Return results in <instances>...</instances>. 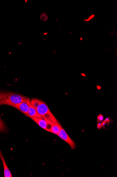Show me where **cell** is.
<instances>
[{
	"label": "cell",
	"instance_id": "obj_1",
	"mask_svg": "<svg viewBox=\"0 0 117 177\" xmlns=\"http://www.w3.org/2000/svg\"><path fill=\"white\" fill-rule=\"evenodd\" d=\"M30 100L27 97L18 93L0 92V106L5 105L13 106L19 103H28Z\"/></svg>",
	"mask_w": 117,
	"mask_h": 177
},
{
	"label": "cell",
	"instance_id": "obj_2",
	"mask_svg": "<svg viewBox=\"0 0 117 177\" xmlns=\"http://www.w3.org/2000/svg\"><path fill=\"white\" fill-rule=\"evenodd\" d=\"M30 102L41 118L47 119L54 123L60 124L49 110L48 106L43 101L38 99L33 98Z\"/></svg>",
	"mask_w": 117,
	"mask_h": 177
},
{
	"label": "cell",
	"instance_id": "obj_3",
	"mask_svg": "<svg viewBox=\"0 0 117 177\" xmlns=\"http://www.w3.org/2000/svg\"><path fill=\"white\" fill-rule=\"evenodd\" d=\"M57 136L68 143L73 150L75 148L76 145H75L74 142L69 137L68 134L63 128L62 126L61 127L60 132Z\"/></svg>",
	"mask_w": 117,
	"mask_h": 177
},
{
	"label": "cell",
	"instance_id": "obj_4",
	"mask_svg": "<svg viewBox=\"0 0 117 177\" xmlns=\"http://www.w3.org/2000/svg\"><path fill=\"white\" fill-rule=\"evenodd\" d=\"M28 103L23 102L14 105L13 107L21 111L27 116L29 110V106Z\"/></svg>",
	"mask_w": 117,
	"mask_h": 177
},
{
	"label": "cell",
	"instance_id": "obj_5",
	"mask_svg": "<svg viewBox=\"0 0 117 177\" xmlns=\"http://www.w3.org/2000/svg\"><path fill=\"white\" fill-rule=\"evenodd\" d=\"M28 104L29 106V110L28 112L27 116L29 117H41L36 109L31 104L30 101H29Z\"/></svg>",
	"mask_w": 117,
	"mask_h": 177
},
{
	"label": "cell",
	"instance_id": "obj_6",
	"mask_svg": "<svg viewBox=\"0 0 117 177\" xmlns=\"http://www.w3.org/2000/svg\"><path fill=\"white\" fill-rule=\"evenodd\" d=\"M35 122H36L41 128L47 130V122L45 119L41 117H31Z\"/></svg>",
	"mask_w": 117,
	"mask_h": 177
},
{
	"label": "cell",
	"instance_id": "obj_7",
	"mask_svg": "<svg viewBox=\"0 0 117 177\" xmlns=\"http://www.w3.org/2000/svg\"><path fill=\"white\" fill-rule=\"evenodd\" d=\"M0 158H1V159L3 164L4 176L5 177H12V175L11 173L10 172V171L9 170L8 168L7 167L4 159L1 152H0Z\"/></svg>",
	"mask_w": 117,
	"mask_h": 177
},
{
	"label": "cell",
	"instance_id": "obj_8",
	"mask_svg": "<svg viewBox=\"0 0 117 177\" xmlns=\"http://www.w3.org/2000/svg\"><path fill=\"white\" fill-rule=\"evenodd\" d=\"M61 126L60 124L53 123L52 128L51 129V133L58 135L60 130V128Z\"/></svg>",
	"mask_w": 117,
	"mask_h": 177
},
{
	"label": "cell",
	"instance_id": "obj_9",
	"mask_svg": "<svg viewBox=\"0 0 117 177\" xmlns=\"http://www.w3.org/2000/svg\"><path fill=\"white\" fill-rule=\"evenodd\" d=\"M7 130V127L0 116V132H6Z\"/></svg>",
	"mask_w": 117,
	"mask_h": 177
},
{
	"label": "cell",
	"instance_id": "obj_10",
	"mask_svg": "<svg viewBox=\"0 0 117 177\" xmlns=\"http://www.w3.org/2000/svg\"><path fill=\"white\" fill-rule=\"evenodd\" d=\"M48 19V17L45 13H43L41 14L40 17V20L43 21H46Z\"/></svg>",
	"mask_w": 117,
	"mask_h": 177
},
{
	"label": "cell",
	"instance_id": "obj_11",
	"mask_svg": "<svg viewBox=\"0 0 117 177\" xmlns=\"http://www.w3.org/2000/svg\"><path fill=\"white\" fill-rule=\"evenodd\" d=\"M97 119L98 123L102 122L104 120V116L102 114L99 115L97 117Z\"/></svg>",
	"mask_w": 117,
	"mask_h": 177
},
{
	"label": "cell",
	"instance_id": "obj_12",
	"mask_svg": "<svg viewBox=\"0 0 117 177\" xmlns=\"http://www.w3.org/2000/svg\"><path fill=\"white\" fill-rule=\"evenodd\" d=\"M95 16L94 15H93L90 16V17L88 18V19L87 20H85V21H89L91 19L93 18Z\"/></svg>",
	"mask_w": 117,
	"mask_h": 177
},
{
	"label": "cell",
	"instance_id": "obj_13",
	"mask_svg": "<svg viewBox=\"0 0 117 177\" xmlns=\"http://www.w3.org/2000/svg\"><path fill=\"white\" fill-rule=\"evenodd\" d=\"M110 34L111 36H117V34L116 31L112 32H110Z\"/></svg>",
	"mask_w": 117,
	"mask_h": 177
},
{
	"label": "cell",
	"instance_id": "obj_14",
	"mask_svg": "<svg viewBox=\"0 0 117 177\" xmlns=\"http://www.w3.org/2000/svg\"><path fill=\"white\" fill-rule=\"evenodd\" d=\"M97 127H98V128L99 129H100L102 128V124H101L100 122L98 123V124H97Z\"/></svg>",
	"mask_w": 117,
	"mask_h": 177
},
{
	"label": "cell",
	"instance_id": "obj_15",
	"mask_svg": "<svg viewBox=\"0 0 117 177\" xmlns=\"http://www.w3.org/2000/svg\"><path fill=\"white\" fill-rule=\"evenodd\" d=\"M106 123L107 122L106 121L104 120L102 123H101V124H102V126L103 127L104 126V125L106 124Z\"/></svg>",
	"mask_w": 117,
	"mask_h": 177
},
{
	"label": "cell",
	"instance_id": "obj_16",
	"mask_svg": "<svg viewBox=\"0 0 117 177\" xmlns=\"http://www.w3.org/2000/svg\"><path fill=\"white\" fill-rule=\"evenodd\" d=\"M104 121H106V122L107 123V122H110V120H109V118H107L106 119H105V120H104Z\"/></svg>",
	"mask_w": 117,
	"mask_h": 177
}]
</instances>
